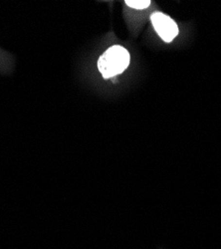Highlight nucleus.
I'll return each mask as SVG.
<instances>
[{"mask_svg":"<svg viewBox=\"0 0 221 249\" xmlns=\"http://www.w3.org/2000/svg\"><path fill=\"white\" fill-rule=\"evenodd\" d=\"M151 21L158 36L165 42L170 43L177 36L178 27L174 22V20L171 19L170 16L162 12H154L151 16Z\"/></svg>","mask_w":221,"mask_h":249,"instance_id":"2","label":"nucleus"},{"mask_svg":"<svg viewBox=\"0 0 221 249\" xmlns=\"http://www.w3.org/2000/svg\"><path fill=\"white\" fill-rule=\"evenodd\" d=\"M151 0H128L126 4L135 9H146L151 5Z\"/></svg>","mask_w":221,"mask_h":249,"instance_id":"3","label":"nucleus"},{"mask_svg":"<svg viewBox=\"0 0 221 249\" xmlns=\"http://www.w3.org/2000/svg\"><path fill=\"white\" fill-rule=\"evenodd\" d=\"M130 53L123 46L109 48L98 61V69L105 79L122 74L130 64Z\"/></svg>","mask_w":221,"mask_h":249,"instance_id":"1","label":"nucleus"}]
</instances>
